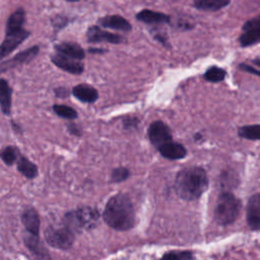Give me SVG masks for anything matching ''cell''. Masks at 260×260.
Segmentation results:
<instances>
[{
	"label": "cell",
	"instance_id": "24",
	"mask_svg": "<svg viewBox=\"0 0 260 260\" xmlns=\"http://www.w3.org/2000/svg\"><path fill=\"white\" fill-rule=\"evenodd\" d=\"M238 134L240 137L248 140H258L260 138V125L254 124L242 126L238 130Z\"/></svg>",
	"mask_w": 260,
	"mask_h": 260
},
{
	"label": "cell",
	"instance_id": "16",
	"mask_svg": "<svg viewBox=\"0 0 260 260\" xmlns=\"http://www.w3.org/2000/svg\"><path fill=\"white\" fill-rule=\"evenodd\" d=\"M38 52H39V48L32 47V48H29L28 50H25V51L19 53L13 59L0 64V73L2 71L7 70L8 68H11V67L17 65V64H22V63L30 61L38 54Z\"/></svg>",
	"mask_w": 260,
	"mask_h": 260
},
{
	"label": "cell",
	"instance_id": "32",
	"mask_svg": "<svg viewBox=\"0 0 260 260\" xmlns=\"http://www.w3.org/2000/svg\"><path fill=\"white\" fill-rule=\"evenodd\" d=\"M68 131L72 134V135H77V136H80L81 135V131H80V129L78 128V126L77 125H75V124H69L68 125Z\"/></svg>",
	"mask_w": 260,
	"mask_h": 260
},
{
	"label": "cell",
	"instance_id": "10",
	"mask_svg": "<svg viewBox=\"0 0 260 260\" xmlns=\"http://www.w3.org/2000/svg\"><path fill=\"white\" fill-rule=\"evenodd\" d=\"M23 242L34 256L35 260H51L50 253L40 241L39 236H34L27 233V235L23 238Z\"/></svg>",
	"mask_w": 260,
	"mask_h": 260
},
{
	"label": "cell",
	"instance_id": "2",
	"mask_svg": "<svg viewBox=\"0 0 260 260\" xmlns=\"http://www.w3.org/2000/svg\"><path fill=\"white\" fill-rule=\"evenodd\" d=\"M208 188V177L204 169L189 167L181 170L175 180L177 194L184 200L198 199Z\"/></svg>",
	"mask_w": 260,
	"mask_h": 260
},
{
	"label": "cell",
	"instance_id": "31",
	"mask_svg": "<svg viewBox=\"0 0 260 260\" xmlns=\"http://www.w3.org/2000/svg\"><path fill=\"white\" fill-rule=\"evenodd\" d=\"M240 69H242L244 71H247L249 73H252L254 75H257V76L259 75V70L254 68V67H252L251 65H248V64H241L240 65Z\"/></svg>",
	"mask_w": 260,
	"mask_h": 260
},
{
	"label": "cell",
	"instance_id": "22",
	"mask_svg": "<svg viewBox=\"0 0 260 260\" xmlns=\"http://www.w3.org/2000/svg\"><path fill=\"white\" fill-rule=\"evenodd\" d=\"M231 0H194V6L199 10L215 11L226 6Z\"/></svg>",
	"mask_w": 260,
	"mask_h": 260
},
{
	"label": "cell",
	"instance_id": "9",
	"mask_svg": "<svg viewBox=\"0 0 260 260\" xmlns=\"http://www.w3.org/2000/svg\"><path fill=\"white\" fill-rule=\"evenodd\" d=\"M247 222L251 230L259 231L260 229V194L255 193L249 198L247 204Z\"/></svg>",
	"mask_w": 260,
	"mask_h": 260
},
{
	"label": "cell",
	"instance_id": "26",
	"mask_svg": "<svg viewBox=\"0 0 260 260\" xmlns=\"http://www.w3.org/2000/svg\"><path fill=\"white\" fill-rule=\"evenodd\" d=\"M225 74L226 72L223 69L217 66H212L206 70L204 73V78L210 82H219L224 79Z\"/></svg>",
	"mask_w": 260,
	"mask_h": 260
},
{
	"label": "cell",
	"instance_id": "1",
	"mask_svg": "<svg viewBox=\"0 0 260 260\" xmlns=\"http://www.w3.org/2000/svg\"><path fill=\"white\" fill-rule=\"evenodd\" d=\"M103 218L116 231L131 230L135 225L136 216L130 198L123 193L111 197L104 209Z\"/></svg>",
	"mask_w": 260,
	"mask_h": 260
},
{
	"label": "cell",
	"instance_id": "13",
	"mask_svg": "<svg viewBox=\"0 0 260 260\" xmlns=\"http://www.w3.org/2000/svg\"><path fill=\"white\" fill-rule=\"evenodd\" d=\"M21 222L25 228L26 233L34 236H39L40 233V216L37 210L32 207H26L21 212Z\"/></svg>",
	"mask_w": 260,
	"mask_h": 260
},
{
	"label": "cell",
	"instance_id": "21",
	"mask_svg": "<svg viewBox=\"0 0 260 260\" xmlns=\"http://www.w3.org/2000/svg\"><path fill=\"white\" fill-rule=\"evenodd\" d=\"M17 170L20 174H22L27 179H34L38 176V167L31 162L28 158L21 155L18 157L17 161Z\"/></svg>",
	"mask_w": 260,
	"mask_h": 260
},
{
	"label": "cell",
	"instance_id": "7",
	"mask_svg": "<svg viewBox=\"0 0 260 260\" xmlns=\"http://www.w3.org/2000/svg\"><path fill=\"white\" fill-rule=\"evenodd\" d=\"M260 39V19L255 17L247 21L243 26L242 35L240 36V45L242 47H249L257 44Z\"/></svg>",
	"mask_w": 260,
	"mask_h": 260
},
{
	"label": "cell",
	"instance_id": "18",
	"mask_svg": "<svg viewBox=\"0 0 260 260\" xmlns=\"http://www.w3.org/2000/svg\"><path fill=\"white\" fill-rule=\"evenodd\" d=\"M56 51L62 55H65L67 57L76 59V60H81L84 58L85 53L83 49L78 46L75 43H70V42H64L61 44L56 45Z\"/></svg>",
	"mask_w": 260,
	"mask_h": 260
},
{
	"label": "cell",
	"instance_id": "28",
	"mask_svg": "<svg viewBox=\"0 0 260 260\" xmlns=\"http://www.w3.org/2000/svg\"><path fill=\"white\" fill-rule=\"evenodd\" d=\"M53 110H54L55 114H57L59 117L64 118V119L73 120L77 117L76 111L73 108L65 106V105H54Z\"/></svg>",
	"mask_w": 260,
	"mask_h": 260
},
{
	"label": "cell",
	"instance_id": "6",
	"mask_svg": "<svg viewBox=\"0 0 260 260\" xmlns=\"http://www.w3.org/2000/svg\"><path fill=\"white\" fill-rule=\"evenodd\" d=\"M148 138L156 149L165 143L173 140L169 126L161 121H154L148 128Z\"/></svg>",
	"mask_w": 260,
	"mask_h": 260
},
{
	"label": "cell",
	"instance_id": "30",
	"mask_svg": "<svg viewBox=\"0 0 260 260\" xmlns=\"http://www.w3.org/2000/svg\"><path fill=\"white\" fill-rule=\"evenodd\" d=\"M139 119L137 117H127L123 120V127L127 131H132L138 128Z\"/></svg>",
	"mask_w": 260,
	"mask_h": 260
},
{
	"label": "cell",
	"instance_id": "29",
	"mask_svg": "<svg viewBox=\"0 0 260 260\" xmlns=\"http://www.w3.org/2000/svg\"><path fill=\"white\" fill-rule=\"evenodd\" d=\"M130 176L129 169L125 167H119L112 171L111 173V182L114 183H121L125 180H127Z\"/></svg>",
	"mask_w": 260,
	"mask_h": 260
},
{
	"label": "cell",
	"instance_id": "3",
	"mask_svg": "<svg viewBox=\"0 0 260 260\" xmlns=\"http://www.w3.org/2000/svg\"><path fill=\"white\" fill-rule=\"evenodd\" d=\"M100 219L99 211L93 207H79L68 211L63 217V224L74 234L82 230H91L96 226Z\"/></svg>",
	"mask_w": 260,
	"mask_h": 260
},
{
	"label": "cell",
	"instance_id": "36",
	"mask_svg": "<svg viewBox=\"0 0 260 260\" xmlns=\"http://www.w3.org/2000/svg\"><path fill=\"white\" fill-rule=\"evenodd\" d=\"M67 1H78V0H67Z\"/></svg>",
	"mask_w": 260,
	"mask_h": 260
},
{
	"label": "cell",
	"instance_id": "4",
	"mask_svg": "<svg viewBox=\"0 0 260 260\" xmlns=\"http://www.w3.org/2000/svg\"><path fill=\"white\" fill-rule=\"evenodd\" d=\"M242 203L233 193L224 191L217 199L214 209V219L220 225L232 224L239 217Z\"/></svg>",
	"mask_w": 260,
	"mask_h": 260
},
{
	"label": "cell",
	"instance_id": "5",
	"mask_svg": "<svg viewBox=\"0 0 260 260\" xmlns=\"http://www.w3.org/2000/svg\"><path fill=\"white\" fill-rule=\"evenodd\" d=\"M44 236L46 242L56 249L67 250L74 243V233L63 223L59 226H48Z\"/></svg>",
	"mask_w": 260,
	"mask_h": 260
},
{
	"label": "cell",
	"instance_id": "34",
	"mask_svg": "<svg viewBox=\"0 0 260 260\" xmlns=\"http://www.w3.org/2000/svg\"><path fill=\"white\" fill-rule=\"evenodd\" d=\"M90 53H103L104 52V50H100V49H94V48H92V49H89L88 50Z\"/></svg>",
	"mask_w": 260,
	"mask_h": 260
},
{
	"label": "cell",
	"instance_id": "15",
	"mask_svg": "<svg viewBox=\"0 0 260 260\" xmlns=\"http://www.w3.org/2000/svg\"><path fill=\"white\" fill-rule=\"evenodd\" d=\"M73 95L80 102L82 103H94L98 98L99 93L96 89H94L92 86L87 85V84H78L72 89Z\"/></svg>",
	"mask_w": 260,
	"mask_h": 260
},
{
	"label": "cell",
	"instance_id": "27",
	"mask_svg": "<svg viewBox=\"0 0 260 260\" xmlns=\"http://www.w3.org/2000/svg\"><path fill=\"white\" fill-rule=\"evenodd\" d=\"M160 260H195V257L191 251H170Z\"/></svg>",
	"mask_w": 260,
	"mask_h": 260
},
{
	"label": "cell",
	"instance_id": "25",
	"mask_svg": "<svg viewBox=\"0 0 260 260\" xmlns=\"http://www.w3.org/2000/svg\"><path fill=\"white\" fill-rule=\"evenodd\" d=\"M23 21H24V11L22 9L16 10L8 19L6 32H11V31L20 29Z\"/></svg>",
	"mask_w": 260,
	"mask_h": 260
},
{
	"label": "cell",
	"instance_id": "33",
	"mask_svg": "<svg viewBox=\"0 0 260 260\" xmlns=\"http://www.w3.org/2000/svg\"><path fill=\"white\" fill-rule=\"evenodd\" d=\"M56 95L60 96V98H64V96H67L69 94L67 88H64V87H61V88H57L56 90Z\"/></svg>",
	"mask_w": 260,
	"mask_h": 260
},
{
	"label": "cell",
	"instance_id": "17",
	"mask_svg": "<svg viewBox=\"0 0 260 260\" xmlns=\"http://www.w3.org/2000/svg\"><path fill=\"white\" fill-rule=\"evenodd\" d=\"M99 22H100L101 25H103L105 27L113 28V29H116V30H121V31L131 30L130 23L120 15L105 16V17L101 18L99 20Z\"/></svg>",
	"mask_w": 260,
	"mask_h": 260
},
{
	"label": "cell",
	"instance_id": "20",
	"mask_svg": "<svg viewBox=\"0 0 260 260\" xmlns=\"http://www.w3.org/2000/svg\"><path fill=\"white\" fill-rule=\"evenodd\" d=\"M11 94L12 90L8 82L0 79V107L2 113L5 115H9L11 112Z\"/></svg>",
	"mask_w": 260,
	"mask_h": 260
},
{
	"label": "cell",
	"instance_id": "35",
	"mask_svg": "<svg viewBox=\"0 0 260 260\" xmlns=\"http://www.w3.org/2000/svg\"><path fill=\"white\" fill-rule=\"evenodd\" d=\"M201 138H202V135H201L200 133H196L195 136H194V139H195V140H199V139H201Z\"/></svg>",
	"mask_w": 260,
	"mask_h": 260
},
{
	"label": "cell",
	"instance_id": "23",
	"mask_svg": "<svg viewBox=\"0 0 260 260\" xmlns=\"http://www.w3.org/2000/svg\"><path fill=\"white\" fill-rule=\"evenodd\" d=\"M19 156H20V153L15 146L8 145L3 149H1L0 151V158L7 166H11L15 164Z\"/></svg>",
	"mask_w": 260,
	"mask_h": 260
},
{
	"label": "cell",
	"instance_id": "19",
	"mask_svg": "<svg viewBox=\"0 0 260 260\" xmlns=\"http://www.w3.org/2000/svg\"><path fill=\"white\" fill-rule=\"evenodd\" d=\"M136 18L144 23H165L170 22V16L160 12H155L148 9H143L136 14Z\"/></svg>",
	"mask_w": 260,
	"mask_h": 260
},
{
	"label": "cell",
	"instance_id": "11",
	"mask_svg": "<svg viewBox=\"0 0 260 260\" xmlns=\"http://www.w3.org/2000/svg\"><path fill=\"white\" fill-rule=\"evenodd\" d=\"M51 60L57 67L66 72L72 74H80L83 71V64L81 62L77 61L76 59L62 55L60 53L52 55Z\"/></svg>",
	"mask_w": 260,
	"mask_h": 260
},
{
	"label": "cell",
	"instance_id": "8",
	"mask_svg": "<svg viewBox=\"0 0 260 260\" xmlns=\"http://www.w3.org/2000/svg\"><path fill=\"white\" fill-rule=\"evenodd\" d=\"M29 32L20 28L15 31L6 32V38L0 46V58L10 54L19 44H21L27 37Z\"/></svg>",
	"mask_w": 260,
	"mask_h": 260
},
{
	"label": "cell",
	"instance_id": "12",
	"mask_svg": "<svg viewBox=\"0 0 260 260\" xmlns=\"http://www.w3.org/2000/svg\"><path fill=\"white\" fill-rule=\"evenodd\" d=\"M86 39L90 43H112V44H120L123 42V38L116 34H111L103 30L96 25L90 26L86 32Z\"/></svg>",
	"mask_w": 260,
	"mask_h": 260
},
{
	"label": "cell",
	"instance_id": "14",
	"mask_svg": "<svg viewBox=\"0 0 260 260\" xmlns=\"http://www.w3.org/2000/svg\"><path fill=\"white\" fill-rule=\"evenodd\" d=\"M157 150L165 158H168L171 160L181 159L185 157V155L187 154V150L184 147V145H182L179 142H175L173 140L159 146Z\"/></svg>",
	"mask_w": 260,
	"mask_h": 260
}]
</instances>
